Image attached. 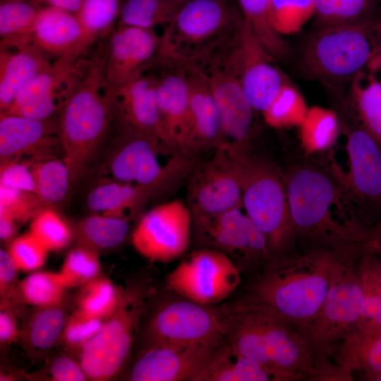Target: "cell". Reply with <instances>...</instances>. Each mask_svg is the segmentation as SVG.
<instances>
[{
	"instance_id": "obj_56",
	"label": "cell",
	"mask_w": 381,
	"mask_h": 381,
	"mask_svg": "<svg viewBox=\"0 0 381 381\" xmlns=\"http://www.w3.org/2000/svg\"><path fill=\"white\" fill-rule=\"evenodd\" d=\"M83 0H34L35 3L42 4L44 6H54L76 14Z\"/></svg>"
},
{
	"instance_id": "obj_51",
	"label": "cell",
	"mask_w": 381,
	"mask_h": 381,
	"mask_svg": "<svg viewBox=\"0 0 381 381\" xmlns=\"http://www.w3.org/2000/svg\"><path fill=\"white\" fill-rule=\"evenodd\" d=\"M0 186L35 194V183L30 165L20 159L1 162Z\"/></svg>"
},
{
	"instance_id": "obj_22",
	"label": "cell",
	"mask_w": 381,
	"mask_h": 381,
	"mask_svg": "<svg viewBox=\"0 0 381 381\" xmlns=\"http://www.w3.org/2000/svg\"><path fill=\"white\" fill-rule=\"evenodd\" d=\"M53 59L80 58L95 42L75 13L54 6H41L29 34L18 37Z\"/></svg>"
},
{
	"instance_id": "obj_17",
	"label": "cell",
	"mask_w": 381,
	"mask_h": 381,
	"mask_svg": "<svg viewBox=\"0 0 381 381\" xmlns=\"http://www.w3.org/2000/svg\"><path fill=\"white\" fill-rule=\"evenodd\" d=\"M198 68L205 78L218 111L223 145L249 148L255 111L222 50Z\"/></svg>"
},
{
	"instance_id": "obj_9",
	"label": "cell",
	"mask_w": 381,
	"mask_h": 381,
	"mask_svg": "<svg viewBox=\"0 0 381 381\" xmlns=\"http://www.w3.org/2000/svg\"><path fill=\"white\" fill-rule=\"evenodd\" d=\"M145 294L135 287L121 290L115 310L79 352L88 380H111L126 365L145 310Z\"/></svg>"
},
{
	"instance_id": "obj_1",
	"label": "cell",
	"mask_w": 381,
	"mask_h": 381,
	"mask_svg": "<svg viewBox=\"0 0 381 381\" xmlns=\"http://www.w3.org/2000/svg\"><path fill=\"white\" fill-rule=\"evenodd\" d=\"M345 253L320 248L273 257L253 283L247 300L302 333L321 309Z\"/></svg>"
},
{
	"instance_id": "obj_18",
	"label": "cell",
	"mask_w": 381,
	"mask_h": 381,
	"mask_svg": "<svg viewBox=\"0 0 381 381\" xmlns=\"http://www.w3.org/2000/svg\"><path fill=\"white\" fill-rule=\"evenodd\" d=\"M242 207L193 222L198 241L230 258L249 261L270 260L267 241Z\"/></svg>"
},
{
	"instance_id": "obj_10",
	"label": "cell",
	"mask_w": 381,
	"mask_h": 381,
	"mask_svg": "<svg viewBox=\"0 0 381 381\" xmlns=\"http://www.w3.org/2000/svg\"><path fill=\"white\" fill-rule=\"evenodd\" d=\"M234 317L235 310L229 313L185 298L167 303L149 323L150 346L223 345Z\"/></svg>"
},
{
	"instance_id": "obj_49",
	"label": "cell",
	"mask_w": 381,
	"mask_h": 381,
	"mask_svg": "<svg viewBox=\"0 0 381 381\" xmlns=\"http://www.w3.org/2000/svg\"><path fill=\"white\" fill-rule=\"evenodd\" d=\"M20 271L32 272L42 267L49 253L30 231L16 236L7 249Z\"/></svg>"
},
{
	"instance_id": "obj_41",
	"label": "cell",
	"mask_w": 381,
	"mask_h": 381,
	"mask_svg": "<svg viewBox=\"0 0 381 381\" xmlns=\"http://www.w3.org/2000/svg\"><path fill=\"white\" fill-rule=\"evenodd\" d=\"M308 109L302 94L288 82L280 88L262 114L268 126L287 128L298 126Z\"/></svg>"
},
{
	"instance_id": "obj_58",
	"label": "cell",
	"mask_w": 381,
	"mask_h": 381,
	"mask_svg": "<svg viewBox=\"0 0 381 381\" xmlns=\"http://www.w3.org/2000/svg\"><path fill=\"white\" fill-rule=\"evenodd\" d=\"M367 380L381 381V374L365 377Z\"/></svg>"
},
{
	"instance_id": "obj_47",
	"label": "cell",
	"mask_w": 381,
	"mask_h": 381,
	"mask_svg": "<svg viewBox=\"0 0 381 381\" xmlns=\"http://www.w3.org/2000/svg\"><path fill=\"white\" fill-rule=\"evenodd\" d=\"M31 220L29 231L49 252L64 248L73 237L68 224L52 207H44Z\"/></svg>"
},
{
	"instance_id": "obj_14",
	"label": "cell",
	"mask_w": 381,
	"mask_h": 381,
	"mask_svg": "<svg viewBox=\"0 0 381 381\" xmlns=\"http://www.w3.org/2000/svg\"><path fill=\"white\" fill-rule=\"evenodd\" d=\"M222 52L255 111L262 113L289 82L243 18Z\"/></svg>"
},
{
	"instance_id": "obj_57",
	"label": "cell",
	"mask_w": 381,
	"mask_h": 381,
	"mask_svg": "<svg viewBox=\"0 0 381 381\" xmlns=\"http://www.w3.org/2000/svg\"><path fill=\"white\" fill-rule=\"evenodd\" d=\"M369 240L371 250L381 254V220L369 228Z\"/></svg>"
},
{
	"instance_id": "obj_42",
	"label": "cell",
	"mask_w": 381,
	"mask_h": 381,
	"mask_svg": "<svg viewBox=\"0 0 381 381\" xmlns=\"http://www.w3.org/2000/svg\"><path fill=\"white\" fill-rule=\"evenodd\" d=\"M121 290L108 278L99 276L82 286L76 310L92 318L104 320L115 310Z\"/></svg>"
},
{
	"instance_id": "obj_35",
	"label": "cell",
	"mask_w": 381,
	"mask_h": 381,
	"mask_svg": "<svg viewBox=\"0 0 381 381\" xmlns=\"http://www.w3.org/2000/svg\"><path fill=\"white\" fill-rule=\"evenodd\" d=\"M298 127L301 145L308 154L325 151L337 141L340 123L337 114L329 109L308 107Z\"/></svg>"
},
{
	"instance_id": "obj_36",
	"label": "cell",
	"mask_w": 381,
	"mask_h": 381,
	"mask_svg": "<svg viewBox=\"0 0 381 381\" xmlns=\"http://www.w3.org/2000/svg\"><path fill=\"white\" fill-rule=\"evenodd\" d=\"M358 272L363 295L361 319L356 327L371 329L381 327V258L367 252L358 262Z\"/></svg>"
},
{
	"instance_id": "obj_24",
	"label": "cell",
	"mask_w": 381,
	"mask_h": 381,
	"mask_svg": "<svg viewBox=\"0 0 381 381\" xmlns=\"http://www.w3.org/2000/svg\"><path fill=\"white\" fill-rule=\"evenodd\" d=\"M349 171L340 182L359 200L381 205V147L359 124L347 133Z\"/></svg>"
},
{
	"instance_id": "obj_33",
	"label": "cell",
	"mask_w": 381,
	"mask_h": 381,
	"mask_svg": "<svg viewBox=\"0 0 381 381\" xmlns=\"http://www.w3.org/2000/svg\"><path fill=\"white\" fill-rule=\"evenodd\" d=\"M28 163L34 178L35 194L44 207L53 208L64 201L72 182L68 168L63 158Z\"/></svg>"
},
{
	"instance_id": "obj_60",
	"label": "cell",
	"mask_w": 381,
	"mask_h": 381,
	"mask_svg": "<svg viewBox=\"0 0 381 381\" xmlns=\"http://www.w3.org/2000/svg\"><path fill=\"white\" fill-rule=\"evenodd\" d=\"M25 1H31V0H25ZM32 1H34V0H32Z\"/></svg>"
},
{
	"instance_id": "obj_20",
	"label": "cell",
	"mask_w": 381,
	"mask_h": 381,
	"mask_svg": "<svg viewBox=\"0 0 381 381\" xmlns=\"http://www.w3.org/2000/svg\"><path fill=\"white\" fill-rule=\"evenodd\" d=\"M223 345H152L135 361L132 381H195Z\"/></svg>"
},
{
	"instance_id": "obj_59",
	"label": "cell",
	"mask_w": 381,
	"mask_h": 381,
	"mask_svg": "<svg viewBox=\"0 0 381 381\" xmlns=\"http://www.w3.org/2000/svg\"><path fill=\"white\" fill-rule=\"evenodd\" d=\"M379 63H380V65L381 66V56L379 57Z\"/></svg>"
},
{
	"instance_id": "obj_21",
	"label": "cell",
	"mask_w": 381,
	"mask_h": 381,
	"mask_svg": "<svg viewBox=\"0 0 381 381\" xmlns=\"http://www.w3.org/2000/svg\"><path fill=\"white\" fill-rule=\"evenodd\" d=\"M57 150L62 151L58 116L38 119L1 113V162L24 157L27 162L56 158Z\"/></svg>"
},
{
	"instance_id": "obj_38",
	"label": "cell",
	"mask_w": 381,
	"mask_h": 381,
	"mask_svg": "<svg viewBox=\"0 0 381 381\" xmlns=\"http://www.w3.org/2000/svg\"><path fill=\"white\" fill-rule=\"evenodd\" d=\"M37 308L25 328V341L31 350L43 352L61 339L68 317L60 305Z\"/></svg>"
},
{
	"instance_id": "obj_52",
	"label": "cell",
	"mask_w": 381,
	"mask_h": 381,
	"mask_svg": "<svg viewBox=\"0 0 381 381\" xmlns=\"http://www.w3.org/2000/svg\"><path fill=\"white\" fill-rule=\"evenodd\" d=\"M20 269L8 250H0V296L1 300L13 302L19 283Z\"/></svg>"
},
{
	"instance_id": "obj_11",
	"label": "cell",
	"mask_w": 381,
	"mask_h": 381,
	"mask_svg": "<svg viewBox=\"0 0 381 381\" xmlns=\"http://www.w3.org/2000/svg\"><path fill=\"white\" fill-rule=\"evenodd\" d=\"M186 181L193 222L242 207L240 165L231 147L221 146L208 159H198Z\"/></svg>"
},
{
	"instance_id": "obj_23",
	"label": "cell",
	"mask_w": 381,
	"mask_h": 381,
	"mask_svg": "<svg viewBox=\"0 0 381 381\" xmlns=\"http://www.w3.org/2000/svg\"><path fill=\"white\" fill-rule=\"evenodd\" d=\"M188 84L185 154L197 156L202 151L223 146L221 124L209 85L198 68L186 69Z\"/></svg>"
},
{
	"instance_id": "obj_8",
	"label": "cell",
	"mask_w": 381,
	"mask_h": 381,
	"mask_svg": "<svg viewBox=\"0 0 381 381\" xmlns=\"http://www.w3.org/2000/svg\"><path fill=\"white\" fill-rule=\"evenodd\" d=\"M117 123L119 129L108 163L114 180L152 185L187 179L197 156L184 154L155 136Z\"/></svg>"
},
{
	"instance_id": "obj_30",
	"label": "cell",
	"mask_w": 381,
	"mask_h": 381,
	"mask_svg": "<svg viewBox=\"0 0 381 381\" xmlns=\"http://www.w3.org/2000/svg\"><path fill=\"white\" fill-rule=\"evenodd\" d=\"M128 231V219L92 212L78 222L74 236L77 246L99 253L121 246Z\"/></svg>"
},
{
	"instance_id": "obj_31",
	"label": "cell",
	"mask_w": 381,
	"mask_h": 381,
	"mask_svg": "<svg viewBox=\"0 0 381 381\" xmlns=\"http://www.w3.org/2000/svg\"><path fill=\"white\" fill-rule=\"evenodd\" d=\"M272 375L262 365L234 352L229 344L221 347L195 381H268Z\"/></svg>"
},
{
	"instance_id": "obj_5",
	"label": "cell",
	"mask_w": 381,
	"mask_h": 381,
	"mask_svg": "<svg viewBox=\"0 0 381 381\" xmlns=\"http://www.w3.org/2000/svg\"><path fill=\"white\" fill-rule=\"evenodd\" d=\"M381 56V11L367 19L316 30L307 39L301 64L310 76L327 81L353 78Z\"/></svg>"
},
{
	"instance_id": "obj_39",
	"label": "cell",
	"mask_w": 381,
	"mask_h": 381,
	"mask_svg": "<svg viewBox=\"0 0 381 381\" xmlns=\"http://www.w3.org/2000/svg\"><path fill=\"white\" fill-rule=\"evenodd\" d=\"M67 289L59 272H35L19 282L13 301L37 308L58 306Z\"/></svg>"
},
{
	"instance_id": "obj_3",
	"label": "cell",
	"mask_w": 381,
	"mask_h": 381,
	"mask_svg": "<svg viewBox=\"0 0 381 381\" xmlns=\"http://www.w3.org/2000/svg\"><path fill=\"white\" fill-rule=\"evenodd\" d=\"M113 92L103 51L95 52L87 75L58 114L62 158L72 183L87 174L116 120Z\"/></svg>"
},
{
	"instance_id": "obj_32",
	"label": "cell",
	"mask_w": 381,
	"mask_h": 381,
	"mask_svg": "<svg viewBox=\"0 0 381 381\" xmlns=\"http://www.w3.org/2000/svg\"><path fill=\"white\" fill-rule=\"evenodd\" d=\"M188 0H124L116 26L157 31L166 28Z\"/></svg>"
},
{
	"instance_id": "obj_25",
	"label": "cell",
	"mask_w": 381,
	"mask_h": 381,
	"mask_svg": "<svg viewBox=\"0 0 381 381\" xmlns=\"http://www.w3.org/2000/svg\"><path fill=\"white\" fill-rule=\"evenodd\" d=\"M147 71L114 88L116 121L166 143L157 101V74Z\"/></svg>"
},
{
	"instance_id": "obj_29",
	"label": "cell",
	"mask_w": 381,
	"mask_h": 381,
	"mask_svg": "<svg viewBox=\"0 0 381 381\" xmlns=\"http://www.w3.org/2000/svg\"><path fill=\"white\" fill-rule=\"evenodd\" d=\"M333 364L352 380V373H365V378L381 374V327H355L334 348Z\"/></svg>"
},
{
	"instance_id": "obj_2",
	"label": "cell",
	"mask_w": 381,
	"mask_h": 381,
	"mask_svg": "<svg viewBox=\"0 0 381 381\" xmlns=\"http://www.w3.org/2000/svg\"><path fill=\"white\" fill-rule=\"evenodd\" d=\"M284 182L296 237L337 251L368 248V226L335 217L341 195L329 176L315 167L297 166L288 172Z\"/></svg>"
},
{
	"instance_id": "obj_12",
	"label": "cell",
	"mask_w": 381,
	"mask_h": 381,
	"mask_svg": "<svg viewBox=\"0 0 381 381\" xmlns=\"http://www.w3.org/2000/svg\"><path fill=\"white\" fill-rule=\"evenodd\" d=\"M240 282L239 270L231 258L210 248L193 252L167 278L171 291L185 299L207 306L224 300Z\"/></svg>"
},
{
	"instance_id": "obj_4",
	"label": "cell",
	"mask_w": 381,
	"mask_h": 381,
	"mask_svg": "<svg viewBox=\"0 0 381 381\" xmlns=\"http://www.w3.org/2000/svg\"><path fill=\"white\" fill-rule=\"evenodd\" d=\"M242 20L227 0H188L160 34L156 65L200 66L228 44Z\"/></svg>"
},
{
	"instance_id": "obj_45",
	"label": "cell",
	"mask_w": 381,
	"mask_h": 381,
	"mask_svg": "<svg viewBox=\"0 0 381 381\" xmlns=\"http://www.w3.org/2000/svg\"><path fill=\"white\" fill-rule=\"evenodd\" d=\"M99 253L77 246L66 256L60 274L66 287L82 286L100 276Z\"/></svg>"
},
{
	"instance_id": "obj_34",
	"label": "cell",
	"mask_w": 381,
	"mask_h": 381,
	"mask_svg": "<svg viewBox=\"0 0 381 381\" xmlns=\"http://www.w3.org/2000/svg\"><path fill=\"white\" fill-rule=\"evenodd\" d=\"M352 95L360 125L381 147V80L362 71L353 78Z\"/></svg>"
},
{
	"instance_id": "obj_48",
	"label": "cell",
	"mask_w": 381,
	"mask_h": 381,
	"mask_svg": "<svg viewBox=\"0 0 381 381\" xmlns=\"http://www.w3.org/2000/svg\"><path fill=\"white\" fill-rule=\"evenodd\" d=\"M43 207L36 194L0 186V214L18 223L32 219Z\"/></svg>"
},
{
	"instance_id": "obj_15",
	"label": "cell",
	"mask_w": 381,
	"mask_h": 381,
	"mask_svg": "<svg viewBox=\"0 0 381 381\" xmlns=\"http://www.w3.org/2000/svg\"><path fill=\"white\" fill-rule=\"evenodd\" d=\"M92 54L61 57L29 82L6 111L8 114L44 119L57 116L87 75Z\"/></svg>"
},
{
	"instance_id": "obj_46",
	"label": "cell",
	"mask_w": 381,
	"mask_h": 381,
	"mask_svg": "<svg viewBox=\"0 0 381 381\" xmlns=\"http://www.w3.org/2000/svg\"><path fill=\"white\" fill-rule=\"evenodd\" d=\"M41 6L35 1L1 0L0 4L1 40L29 34Z\"/></svg>"
},
{
	"instance_id": "obj_55",
	"label": "cell",
	"mask_w": 381,
	"mask_h": 381,
	"mask_svg": "<svg viewBox=\"0 0 381 381\" xmlns=\"http://www.w3.org/2000/svg\"><path fill=\"white\" fill-rule=\"evenodd\" d=\"M18 222L11 216L0 214V238L9 243L16 237Z\"/></svg>"
},
{
	"instance_id": "obj_6",
	"label": "cell",
	"mask_w": 381,
	"mask_h": 381,
	"mask_svg": "<svg viewBox=\"0 0 381 381\" xmlns=\"http://www.w3.org/2000/svg\"><path fill=\"white\" fill-rule=\"evenodd\" d=\"M361 253H345L318 314L302 332L320 367L329 380H341L343 375L330 361L336 345L358 324L363 295L358 272Z\"/></svg>"
},
{
	"instance_id": "obj_28",
	"label": "cell",
	"mask_w": 381,
	"mask_h": 381,
	"mask_svg": "<svg viewBox=\"0 0 381 381\" xmlns=\"http://www.w3.org/2000/svg\"><path fill=\"white\" fill-rule=\"evenodd\" d=\"M157 101L165 142L183 152L186 131L188 84L186 70L174 66H159ZM185 154V153H184Z\"/></svg>"
},
{
	"instance_id": "obj_54",
	"label": "cell",
	"mask_w": 381,
	"mask_h": 381,
	"mask_svg": "<svg viewBox=\"0 0 381 381\" xmlns=\"http://www.w3.org/2000/svg\"><path fill=\"white\" fill-rule=\"evenodd\" d=\"M11 301L1 300L0 308V342L1 346H8L18 341L20 332Z\"/></svg>"
},
{
	"instance_id": "obj_44",
	"label": "cell",
	"mask_w": 381,
	"mask_h": 381,
	"mask_svg": "<svg viewBox=\"0 0 381 381\" xmlns=\"http://www.w3.org/2000/svg\"><path fill=\"white\" fill-rule=\"evenodd\" d=\"M314 0H270V16L282 36L298 32L313 17Z\"/></svg>"
},
{
	"instance_id": "obj_13",
	"label": "cell",
	"mask_w": 381,
	"mask_h": 381,
	"mask_svg": "<svg viewBox=\"0 0 381 381\" xmlns=\"http://www.w3.org/2000/svg\"><path fill=\"white\" fill-rule=\"evenodd\" d=\"M263 337L274 380H328L307 340L293 325L244 302Z\"/></svg>"
},
{
	"instance_id": "obj_19",
	"label": "cell",
	"mask_w": 381,
	"mask_h": 381,
	"mask_svg": "<svg viewBox=\"0 0 381 381\" xmlns=\"http://www.w3.org/2000/svg\"><path fill=\"white\" fill-rule=\"evenodd\" d=\"M103 48L104 73L116 87L154 66L161 44L157 31L132 26H116Z\"/></svg>"
},
{
	"instance_id": "obj_53",
	"label": "cell",
	"mask_w": 381,
	"mask_h": 381,
	"mask_svg": "<svg viewBox=\"0 0 381 381\" xmlns=\"http://www.w3.org/2000/svg\"><path fill=\"white\" fill-rule=\"evenodd\" d=\"M50 378L54 381H84L88 380L80 361L71 357L61 356L49 366Z\"/></svg>"
},
{
	"instance_id": "obj_7",
	"label": "cell",
	"mask_w": 381,
	"mask_h": 381,
	"mask_svg": "<svg viewBox=\"0 0 381 381\" xmlns=\"http://www.w3.org/2000/svg\"><path fill=\"white\" fill-rule=\"evenodd\" d=\"M232 148L240 165L242 207L265 235L272 256L282 255L296 237L284 179L249 148Z\"/></svg>"
},
{
	"instance_id": "obj_26",
	"label": "cell",
	"mask_w": 381,
	"mask_h": 381,
	"mask_svg": "<svg viewBox=\"0 0 381 381\" xmlns=\"http://www.w3.org/2000/svg\"><path fill=\"white\" fill-rule=\"evenodd\" d=\"M0 48V110L5 112L20 90L55 59L18 38L1 40Z\"/></svg>"
},
{
	"instance_id": "obj_37",
	"label": "cell",
	"mask_w": 381,
	"mask_h": 381,
	"mask_svg": "<svg viewBox=\"0 0 381 381\" xmlns=\"http://www.w3.org/2000/svg\"><path fill=\"white\" fill-rule=\"evenodd\" d=\"M243 20L274 59H286L291 48L283 36L273 28L270 16V0H237Z\"/></svg>"
},
{
	"instance_id": "obj_27",
	"label": "cell",
	"mask_w": 381,
	"mask_h": 381,
	"mask_svg": "<svg viewBox=\"0 0 381 381\" xmlns=\"http://www.w3.org/2000/svg\"><path fill=\"white\" fill-rule=\"evenodd\" d=\"M184 181L176 179L140 185L113 179L92 188L87 197V205L92 212L129 220L149 201L174 190Z\"/></svg>"
},
{
	"instance_id": "obj_40",
	"label": "cell",
	"mask_w": 381,
	"mask_h": 381,
	"mask_svg": "<svg viewBox=\"0 0 381 381\" xmlns=\"http://www.w3.org/2000/svg\"><path fill=\"white\" fill-rule=\"evenodd\" d=\"M315 30L356 23L377 11L371 0H314Z\"/></svg>"
},
{
	"instance_id": "obj_43",
	"label": "cell",
	"mask_w": 381,
	"mask_h": 381,
	"mask_svg": "<svg viewBox=\"0 0 381 381\" xmlns=\"http://www.w3.org/2000/svg\"><path fill=\"white\" fill-rule=\"evenodd\" d=\"M124 0H83L75 14L95 43L107 37L116 27Z\"/></svg>"
},
{
	"instance_id": "obj_16",
	"label": "cell",
	"mask_w": 381,
	"mask_h": 381,
	"mask_svg": "<svg viewBox=\"0 0 381 381\" xmlns=\"http://www.w3.org/2000/svg\"><path fill=\"white\" fill-rule=\"evenodd\" d=\"M192 216L186 203L174 200L144 214L131 235L141 255L155 262H169L181 257L190 243Z\"/></svg>"
},
{
	"instance_id": "obj_50",
	"label": "cell",
	"mask_w": 381,
	"mask_h": 381,
	"mask_svg": "<svg viewBox=\"0 0 381 381\" xmlns=\"http://www.w3.org/2000/svg\"><path fill=\"white\" fill-rule=\"evenodd\" d=\"M104 320L87 317L77 310L68 317L61 339L71 350L78 351L98 332Z\"/></svg>"
}]
</instances>
